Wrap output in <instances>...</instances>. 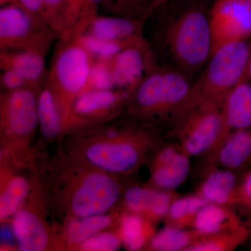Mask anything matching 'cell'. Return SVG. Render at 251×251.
I'll return each instance as SVG.
<instances>
[{"instance_id": "obj_36", "label": "cell", "mask_w": 251, "mask_h": 251, "mask_svg": "<svg viewBox=\"0 0 251 251\" xmlns=\"http://www.w3.org/2000/svg\"><path fill=\"white\" fill-rule=\"evenodd\" d=\"M1 71L0 85L4 92H13L29 87L27 82L16 71L11 69H2Z\"/></svg>"}, {"instance_id": "obj_3", "label": "cell", "mask_w": 251, "mask_h": 251, "mask_svg": "<svg viewBox=\"0 0 251 251\" xmlns=\"http://www.w3.org/2000/svg\"><path fill=\"white\" fill-rule=\"evenodd\" d=\"M191 85L181 71L153 67L132 95L130 111L141 119H173L187 98Z\"/></svg>"}, {"instance_id": "obj_14", "label": "cell", "mask_w": 251, "mask_h": 251, "mask_svg": "<svg viewBox=\"0 0 251 251\" xmlns=\"http://www.w3.org/2000/svg\"><path fill=\"white\" fill-rule=\"evenodd\" d=\"M221 114L222 128L217 143L209 153L232 132L251 128V82L247 75L226 96L221 105Z\"/></svg>"}, {"instance_id": "obj_26", "label": "cell", "mask_w": 251, "mask_h": 251, "mask_svg": "<svg viewBox=\"0 0 251 251\" xmlns=\"http://www.w3.org/2000/svg\"><path fill=\"white\" fill-rule=\"evenodd\" d=\"M111 216L104 214L73 218L64 229V237L68 244L77 247L87 239L102 232L112 224Z\"/></svg>"}, {"instance_id": "obj_5", "label": "cell", "mask_w": 251, "mask_h": 251, "mask_svg": "<svg viewBox=\"0 0 251 251\" xmlns=\"http://www.w3.org/2000/svg\"><path fill=\"white\" fill-rule=\"evenodd\" d=\"M64 193L65 209L73 218L104 214L115 205L122 194L120 182L107 172L83 171L73 175Z\"/></svg>"}, {"instance_id": "obj_34", "label": "cell", "mask_w": 251, "mask_h": 251, "mask_svg": "<svg viewBox=\"0 0 251 251\" xmlns=\"http://www.w3.org/2000/svg\"><path fill=\"white\" fill-rule=\"evenodd\" d=\"M84 8L76 27L73 31L72 38L76 37L85 33L91 21L98 16L97 11L99 5L103 4L104 0H83Z\"/></svg>"}, {"instance_id": "obj_13", "label": "cell", "mask_w": 251, "mask_h": 251, "mask_svg": "<svg viewBox=\"0 0 251 251\" xmlns=\"http://www.w3.org/2000/svg\"><path fill=\"white\" fill-rule=\"evenodd\" d=\"M129 95L118 90L84 91L73 103L67 126L105 118L116 111Z\"/></svg>"}, {"instance_id": "obj_28", "label": "cell", "mask_w": 251, "mask_h": 251, "mask_svg": "<svg viewBox=\"0 0 251 251\" xmlns=\"http://www.w3.org/2000/svg\"><path fill=\"white\" fill-rule=\"evenodd\" d=\"M30 186L23 176H11L5 183L0 196V219L1 222L14 216L27 198Z\"/></svg>"}, {"instance_id": "obj_19", "label": "cell", "mask_w": 251, "mask_h": 251, "mask_svg": "<svg viewBox=\"0 0 251 251\" xmlns=\"http://www.w3.org/2000/svg\"><path fill=\"white\" fill-rule=\"evenodd\" d=\"M239 180L236 172L216 165H207L196 193L207 202L234 206V194Z\"/></svg>"}, {"instance_id": "obj_15", "label": "cell", "mask_w": 251, "mask_h": 251, "mask_svg": "<svg viewBox=\"0 0 251 251\" xmlns=\"http://www.w3.org/2000/svg\"><path fill=\"white\" fill-rule=\"evenodd\" d=\"M179 196L175 191L134 186L125 191L123 202L127 210L156 224L165 219L172 203Z\"/></svg>"}, {"instance_id": "obj_32", "label": "cell", "mask_w": 251, "mask_h": 251, "mask_svg": "<svg viewBox=\"0 0 251 251\" xmlns=\"http://www.w3.org/2000/svg\"><path fill=\"white\" fill-rule=\"evenodd\" d=\"M103 4L123 17L144 20L151 13L149 0H104Z\"/></svg>"}, {"instance_id": "obj_35", "label": "cell", "mask_w": 251, "mask_h": 251, "mask_svg": "<svg viewBox=\"0 0 251 251\" xmlns=\"http://www.w3.org/2000/svg\"><path fill=\"white\" fill-rule=\"evenodd\" d=\"M234 205L251 211V169L239 178L234 194Z\"/></svg>"}, {"instance_id": "obj_6", "label": "cell", "mask_w": 251, "mask_h": 251, "mask_svg": "<svg viewBox=\"0 0 251 251\" xmlns=\"http://www.w3.org/2000/svg\"><path fill=\"white\" fill-rule=\"evenodd\" d=\"M142 132L120 131L117 136L103 138L87 145L83 155L94 168L110 173H127L141 164L151 145Z\"/></svg>"}, {"instance_id": "obj_12", "label": "cell", "mask_w": 251, "mask_h": 251, "mask_svg": "<svg viewBox=\"0 0 251 251\" xmlns=\"http://www.w3.org/2000/svg\"><path fill=\"white\" fill-rule=\"evenodd\" d=\"M190 158L179 144L160 149L151 163L149 186L157 189L175 191L187 179L191 167Z\"/></svg>"}, {"instance_id": "obj_8", "label": "cell", "mask_w": 251, "mask_h": 251, "mask_svg": "<svg viewBox=\"0 0 251 251\" xmlns=\"http://www.w3.org/2000/svg\"><path fill=\"white\" fill-rule=\"evenodd\" d=\"M175 125L178 144L185 153L190 157L207 155L217 143L222 128L221 108L202 106L193 109Z\"/></svg>"}, {"instance_id": "obj_33", "label": "cell", "mask_w": 251, "mask_h": 251, "mask_svg": "<svg viewBox=\"0 0 251 251\" xmlns=\"http://www.w3.org/2000/svg\"><path fill=\"white\" fill-rule=\"evenodd\" d=\"M122 244L120 234L112 232H100L78 246L81 251H114Z\"/></svg>"}, {"instance_id": "obj_20", "label": "cell", "mask_w": 251, "mask_h": 251, "mask_svg": "<svg viewBox=\"0 0 251 251\" xmlns=\"http://www.w3.org/2000/svg\"><path fill=\"white\" fill-rule=\"evenodd\" d=\"M143 20L123 16H97L85 33L110 41H127L143 36Z\"/></svg>"}, {"instance_id": "obj_4", "label": "cell", "mask_w": 251, "mask_h": 251, "mask_svg": "<svg viewBox=\"0 0 251 251\" xmlns=\"http://www.w3.org/2000/svg\"><path fill=\"white\" fill-rule=\"evenodd\" d=\"M65 41L56 54L47 81L60 110L64 128L73 103L85 90L95 59L74 39Z\"/></svg>"}, {"instance_id": "obj_9", "label": "cell", "mask_w": 251, "mask_h": 251, "mask_svg": "<svg viewBox=\"0 0 251 251\" xmlns=\"http://www.w3.org/2000/svg\"><path fill=\"white\" fill-rule=\"evenodd\" d=\"M212 52L251 36V0H214L209 6Z\"/></svg>"}, {"instance_id": "obj_41", "label": "cell", "mask_w": 251, "mask_h": 251, "mask_svg": "<svg viewBox=\"0 0 251 251\" xmlns=\"http://www.w3.org/2000/svg\"><path fill=\"white\" fill-rule=\"evenodd\" d=\"M9 4L16 5V6L21 7L19 0H0V5H1V6Z\"/></svg>"}, {"instance_id": "obj_21", "label": "cell", "mask_w": 251, "mask_h": 251, "mask_svg": "<svg viewBox=\"0 0 251 251\" xmlns=\"http://www.w3.org/2000/svg\"><path fill=\"white\" fill-rule=\"evenodd\" d=\"M233 206L208 202L198 211L191 228L203 236L236 228L245 224Z\"/></svg>"}, {"instance_id": "obj_2", "label": "cell", "mask_w": 251, "mask_h": 251, "mask_svg": "<svg viewBox=\"0 0 251 251\" xmlns=\"http://www.w3.org/2000/svg\"><path fill=\"white\" fill-rule=\"evenodd\" d=\"M209 6L199 1L188 3L168 22L165 31V41L172 58L185 74L197 72L210 58Z\"/></svg>"}, {"instance_id": "obj_31", "label": "cell", "mask_w": 251, "mask_h": 251, "mask_svg": "<svg viewBox=\"0 0 251 251\" xmlns=\"http://www.w3.org/2000/svg\"><path fill=\"white\" fill-rule=\"evenodd\" d=\"M115 89L111 59H94L84 91L110 90Z\"/></svg>"}, {"instance_id": "obj_7", "label": "cell", "mask_w": 251, "mask_h": 251, "mask_svg": "<svg viewBox=\"0 0 251 251\" xmlns=\"http://www.w3.org/2000/svg\"><path fill=\"white\" fill-rule=\"evenodd\" d=\"M55 36L49 28L36 22L20 6L0 9V49L25 50L46 55Z\"/></svg>"}, {"instance_id": "obj_11", "label": "cell", "mask_w": 251, "mask_h": 251, "mask_svg": "<svg viewBox=\"0 0 251 251\" xmlns=\"http://www.w3.org/2000/svg\"><path fill=\"white\" fill-rule=\"evenodd\" d=\"M115 89L133 95L150 69L151 55L147 41L143 39L122 50L111 59Z\"/></svg>"}, {"instance_id": "obj_27", "label": "cell", "mask_w": 251, "mask_h": 251, "mask_svg": "<svg viewBox=\"0 0 251 251\" xmlns=\"http://www.w3.org/2000/svg\"><path fill=\"white\" fill-rule=\"evenodd\" d=\"M208 203L195 193L177 197L172 203L169 211L163 221L167 227L178 229L191 227L198 211Z\"/></svg>"}, {"instance_id": "obj_10", "label": "cell", "mask_w": 251, "mask_h": 251, "mask_svg": "<svg viewBox=\"0 0 251 251\" xmlns=\"http://www.w3.org/2000/svg\"><path fill=\"white\" fill-rule=\"evenodd\" d=\"M39 91L27 87L1 94L0 122L3 137L20 141L27 139L35 131L39 125Z\"/></svg>"}, {"instance_id": "obj_22", "label": "cell", "mask_w": 251, "mask_h": 251, "mask_svg": "<svg viewBox=\"0 0 251 251\" xmlns=\"http://www.w3.org/2000/svg\"><path fill=\"white\" fill-rule=\"evenodd\" d=\"M154 224L143 216L126 209L120 216L118 231L126 249L144 250L155 234Z\"/></svg>"}, {"instance_id": "obj_38", "label": "cell", "mask_w": 251, "mask_h": 251, "mask_svg": "<svg viewBox=\"0 0 251 251\" xmlns=\"http://www.w3.org/2000/svg\"><path fill=\"white\" fill-rule=\"evenodd\" d=\"M16 239L14 228L11 226H3L1 227V244H10Z\"/></svg>"}, {"instance_id": "obj_39", "label": "cell", "mask_w": 251, "mask_h": 251, "mask_svg": "<svg viewBox=\"0 0 251 251\" xmlns=\"http://www.w3.org/2000/svg\"><path fill=\"white\" fill-rule=\"evenodd\" d=\"M149 1H150L151 12H153L155 9L165 6V5L169 3L171 0H149Z\"/></svg>"}, {"instance_id": "obj_23", "label": "cell", "mask_w": 251, "mask_h": 251, "mask_svg": "<svg viewBox=\"0 0 251 251\" xmlns=\"http://www.w3.org/2000/svg\"><path fill=\"white\" fill-rule=\"evenodd\" d=\"M37 110L39 126L42 135L48 139H53L58 136L64 129V125L53 92L48 82L39 91Z\"/></svg>"}, {"instance_id": "obj_30", "label": "cell", "mask_w": 251, "mask_h": 251, "mask_svg": "<svg viewBox=\"0 0 251 251\" xmlns=\"http://www.w3.org/2000/svg\"><path fill=\"white\" fill-rule=\"evenodd\" d=\"M46 26L54 35L67 40L72 34L67 0H42Z\"/></svg>"}, {"instance_id": "obj_29", "label": "cell", "mask_w": 251, "mask_h": 251, "mask_svg": "<svg viewBox=\"0 0 251 251\" xmlns=\"http://www.w3.org/2000/svg\"><path fill=\"white\" fill-rule=\"evenodd\" d=\"M143 38V36H142L130 40L110 41L99 39L84 33L73 39L87 50L94 59H111L122 50L133 45Z\"/></svg>"}, {"instance_id": "obj_18", "label": "cell", "mask_w": 251, "mask_h": 251, "mask_svg": "<svg viewBox=\"0 0 251 251\" xmlns=\"http://www.w3.org/2000/svg\"><path fill=\"white\" fill-rule=\"evenodd\" d=\"M0 68L11 69L27 82L30 88L41 90L49 78L45 56L25 50H2L0 52Z\"/></svg>"}, {"instance_id": "obj_17", "label": "cell", "mask_w": 251, "mask_h": 251, "mask_svg": "<svg viewBox=\"0 0 251 251\" xmlns=\"http://www.w3.org/2000/svg\"><path fill=\"white\" fill-rule=\"evenodd\" d=\"M12 227L18 250L43 251L49 249L50 237L47 226L32 209L21 208L14 215Z\"/></svg>"}, {"instance_id": "obj_40", "label": "cell", "mask_w": 251, "mask_h": 251, "mask_svg": "<svg viewBox=\"0 0 251 251\" xmlns=\"http://www.w3.org/2000/svg\"><path fill=\"white\" fill-rule=\"evenodd\" d=\"M246 75H247L248 80L251 82V45L250 46V52H249V59H248Z\"/></svg>"}, {"instance_id": "obj_25", "label": "cell", "mask_w": 251, "mask_h": 251, "mask_svg": "<svg viewBox=\"0 0 251 251\" xmlns=\"http://www.w3.org/2000/svg\"><path fill=\"white\" fill-rule=\"evenodd\" d=\"M194 229L167 227L155 232L144 250L152 251H186L202 237Z\"/></svg>"}, {"instance_id": "obj_24", "label": "cell", "mask_w": 251, "mask_h": 251, "mask_svg": "<svg viewBox=\"0 0 251 251\" xmlns=\"http://www.w3.org/2000/svg\"><path fill=\"white\" fill-rule=\"evenodd\" d=\"M251 232L249 226L244 224L236 228L202 236L186 251H233L247 242Z\"/></svg>"}, {"instance_id": "obj_16", "label": "cell", "mask_w": 251, "mask_h": 251, "mask_svg": "<svg viewBox=\"0 0 251 251\" xmlns=\"http://www.w3.org/2000/svg\"><path fill=\"white\" fill-rule=\"evenodd\" d=\"M207 165L237 172L251 166V128L229 133L219 147L207 155Z\"/></svg>"}, {"instance_id": "obj_37", "label": "cell", "mask_w": 251, "mask_h": 251, "mask_svg": "<svg viewBox=\"0 0 251 251\" xmlns=\"http://www.w3.org/2000/svg\"><path fill=\"white\" fill-rule=\"evenodd\" d=\"M67 1L68 7H69L71 25H72V34H71L72 36L73 31L80 21L81 15L83 11L84 1L83 0H67Z\"/></svg>"}, {"instance_id": "obj_1", "label": "cell", "mask_w": 251, "mask_h": 251, "mask_svg": "<svg viewBox=\"0 0 251 251\" xmlns=\"http://www.w3.org/2000/svg\"><path fill=\"white\" fill-rule=\"evenodd\" d=\"M249 52L250 46L246 41L231 43L216 50L172 119L174 123L193 109L221 108L229 91L246 76Z\"/></svg>"}]
</instances>
